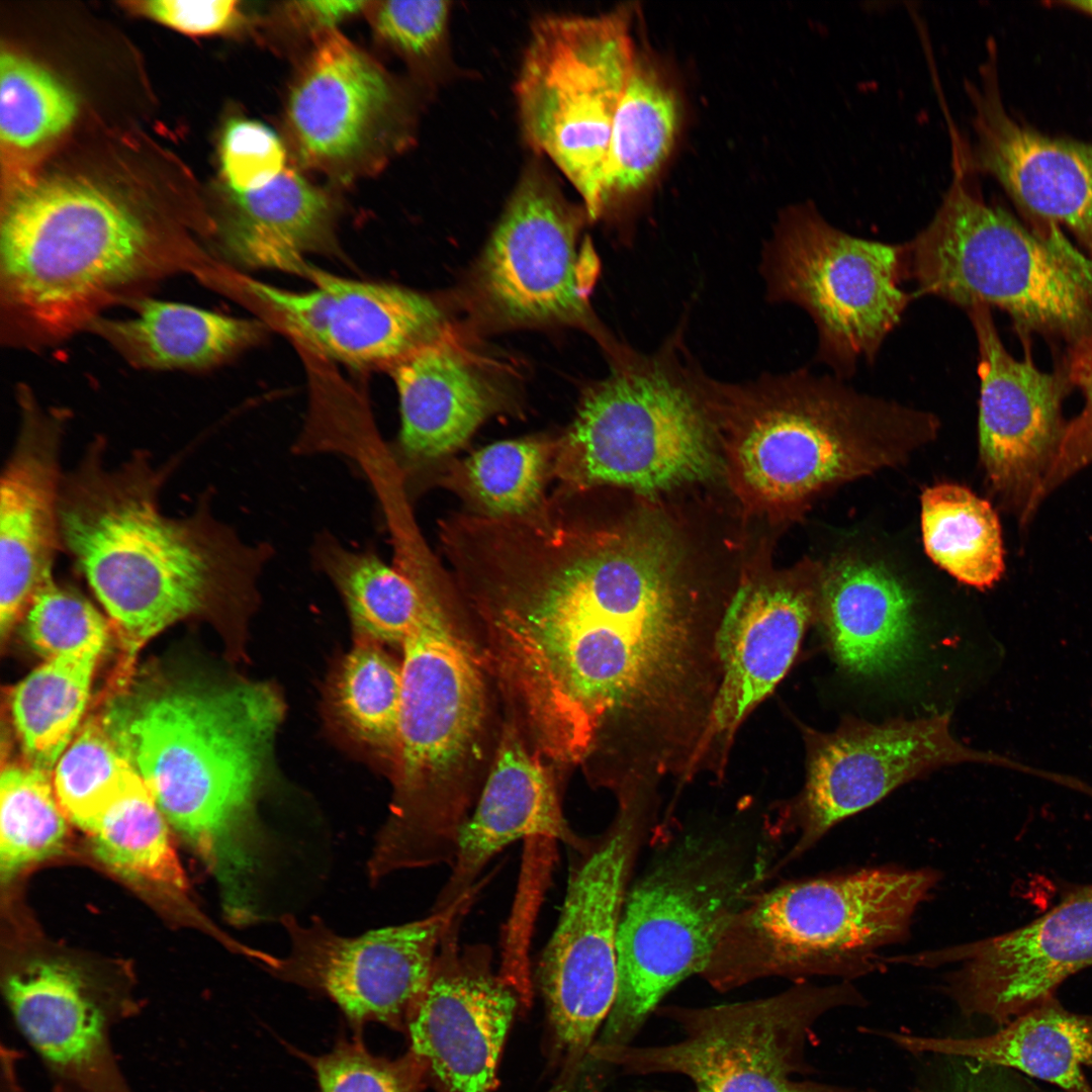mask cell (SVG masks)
<instances>
[{
  "instance_id": "cell-40",
  "label": "cell",
  "mask_w": 1092,
  "mask_h": 1092,
  "mask_svg": "<svg viewBox=\"0 0 1092 1092\" xmlns=\"http://www.w3.org/2000/svg\"><path fill=\"white\" fill-rule=\"evenodd\" d=\"M77 114L72 92L40 66L12 53L0 57V139L31 149L60 134Z\"/></svg>"
},
{
  "instance_id": "cell-9",
  "label": "cell",
  "mask_w": 1092,
  "mask_h": 1092,
  "mask_svg": "<svg viewBox=\"0 0 1092 1092\" xmlns=\"http://www.w3.org/2000/svg\"><path fill=\"white\" fill-rule=\"evenodd\" d=\"M938 875L862 869L763 890L734 920L702 976L718 990L766 977L876 971L879 950L905 938Z\"/></svg>"
},
{
  "instance_id": "cell-38",
  "label": "cell",
  "mask_w": 1092,
  "mask_h": 1092,
  "mask_svg": "<svg viewBox=\"0 0 1092 1092\" xmlns=\"http://www.w3.org/2000/svg\"><path fill=\"white\" fill-rule=\"evenodd\" d=\"M67 820L52 772L24 760L9 762L0 779V870L9 881L56 854L64 845Z\"/></svg>"
},
{
  "instance_id": "cell-7",
  "label": "cell",
  "mask_w": 1092,
  "mask_h": 1092,
  "mask_svg": "<svg viewBox=\"0 0 1092 1092\" xmlns=\"http://www.w3.org/2000/svg\"><path fill=\"white\" fill-rule=\"evenodd\" d=\"M722 383L696 362L680 330L653 353L629 349L584 391L557 442L553 475L567 487L646 497L713 477Z\"/></svg>"
},
{
  "instance_id": "cell-11",
  "label": "cell",
  "mask_w": 1092,
  "mask_h": 1092,
  "mask_svg": "<svg viewBox=\"0 0 1092 1092\" xmlns=\"http://www.w3.org/2000/svg\"><path fill=\"white\" fill-rule=\"evenodd\" d=\"M864 1004L844 981L831 986L800 984L770 997L708 1007L661 1008L684 1037L655 1046L593 1048L590 1060L626 1073H676L689 1077L692 1092H862L814 1081H797L808 1072L805 1045L817 1019L841 1006Z\"/></svg>"
},
{
  "instance_id": "cell-23",
  "label": "cell",
  "mask_w": 1092,
  "mask_h": 1092,
  "mask_svg": "<svg viewBox=\"0 0 1092 1092\" xmlns=\"http://www.w3.org/2000/svg\"><path fill=\"white\" fill-rule=\"evenodd\" d=\"M306 277L313 289L270 286L265 304L300 343L344 364L390 369L447 333L442 309L419 292L347 279L313 266Z\"/></svg>"
},
{
  "instance_id": "cell-41",
  "label": "cell",
  "mask_w": 1092,
  "mask_h": 1092,
  "mask_svg": "<svg viewBox=\"0 0 1092 1092\" xmlns=\"http://www.w3.org/2000/svg\"><path fill=\"white\" fill-rule=\"evenodd\" d=\"M134 772L97 715L84 723L59 758L53 783L67 818L89 832Z\"/></svg>"
},
{
  "instance_id": "cell-49",
  "label": "cell",
  "mask_w": 1092,
  "mask_h": 1092,
  "mask_svg": "<svg viewBox=\"0 0 1092 1092\" xmlns=\"http://www.w3.org/2000/svg\"><path fill=\"white\" fill-rule=\"evenodd\" d=\"M363 1H302L288 4L286 9L296 21L318 32L333 29L338 22L364 10Z\"/></svg>"
},
{
  "instance_id": "cell-15",
  "label": "cell",
  "mask_w": 1092,
  "mask_h": 1092,
  "mask_svg": "<svg viewBox=\"0 0 1092 1092\" xmlns=\"http://www.w3.org/2000/svg\"><path fill=\"white\" fill-rule=\"evenodd\" d=\"M581 212L538 172L520 182L478 262L483 308L510 326L593 324L599 260Z\"/></svg>"
},
{
  "instance_id": "cell-34",
  "label": "cell",
  "mask_w": 1092,
  "mask_h": 1092,
  "mask_svg": "<svg viewBox=\"0 0 1092 1092\" xmlns=\"http://www.w3.org/2000/svg\"><path fill=\"white\" fill-rule=\"evenodd\" d=\"M100 656L47 659L16 686L10 708L25 762L53 771L80 724Z\"/></svg>"
},
{
  "instance_id": "cell-25",
  "label": "cell",
  "mask_w": 1092,
  "mask_h": 1092,
  "mask_svg": "<svg viewBox=\"0 0 1092 1092\" xmlns=\"http://www.w3.org/2000/svg\"><path fill=\"white\" fill-rule=\"evenodd\" d=\"M19 425L0 478V634L4 641L62 552L60 493L68 413L18 394Z\"/></svg>"
},
{
  "instance_id": "cell-1",
  "label": "cell",
  "mask_w": 1092,
  "mask_h": 1092,
  "mask_svg": "<svg viewBox=\"0 0 1092 1092\" xmlns=\"http://www.w3.org/2000/svg\"><path fill=\"white\" fill-rule=\"evenodd\" d=\"M608 488L560 486L527 513H463L449 573L502 641L544 749L577 761L618 725L662 767L702 737L720 680L705 589L680 532Z\"/></svg>"
},
{
  "instance_id": "cell-37",
  "label": "cell",
  "mask_w": 1092,
  "mask_h": 1092,
  "mask_svg": "<svg viewBox=\"0 0 1092 1092\" xmlns=\"http://www.w3.org/2000/svg\"><path fill=\"white\" fill-rule=\"evenodd\" d=\"M556 452L557 442L542 438L496 442L452 465L442 481L474 508V514L522 515L546 496Z\"/></svg>"
},
{
  "instance_id": "cell-39",
  "label": "cell",
  "mask_w": 1092,
  "mask_h": 1092,
  "mask_svg": "<svg viewBox=\"0 0 1092 1092\" xmlns=\"http://www.w3.org/2000/svg\"><path fill=\"white\" fill-rule=\"evenodd\" d=\"M401 696L400 663L364 640L344 658L333 687L342 726L358 741L395 752Z\"/></svg>"
},
{
  "instance_id": "cell-51",
  "label": "cell",
  "mask_w": 1092,
  "mask_h": 1092,
  "mask_svg": "<svg viewBox=\"0 0 1092 1092\" xmlns=\"http://www.w3.org/2000/svg\"><path fill=\"white\" fill-rule=\"evenodd\" d=\"M1063 4L1092 15V1H1065Z\"/></svg>"
},
{
  "instance_id": "cell-13",
  "label": "cell",
  "mask_w": 1092,
  "mask_h": 1092,
  "mask_svg": "<svg viewBox=\"0 0 1092 1092\" xmlns=\"http://www.w3.org/2000/svg\"><path fill=\"white\" fill-rule=\"evenodd\" d=\"M766 296L805 309L818 333V357L837 377L873 362L913 295L903 245L861 239L831 224L809 202L784 211L760 264Z\"/></svg>"
},
{
  "instance_id": "cell-26",
  "label": "cell",
  "mask_w": 1092,
  "mask_h": 1092,
  "mask_svg": "<svg viewBox=\"0 0 1092 1092\" xmlns=\"http://www.w3.org/2000/svg\"><path fill=\"white\" fill-rule=\"evenodd\" d=\"M580 836L568 826L556 786L540 760L508 732L499 743L477 802L462 827L450 875L431 911L464 897L487 863L508 845L565 846Z\"/></svg>"
},
{
  "instance_id": "cell-6",
  "label": "cell",
  "mask_w": 1092,
  "mask_h": 1092,
  "mask_svg": "<svg viewBox=\"0 0 1092 1092\" xmlns=\"http://www.w3.org/2000/svg\"><path fill=\"white\" fill-rule=\"evenodd\" d=\"M768 834L685 833L627 891L617 933L618 989L596 1048L630 1044L676 985L709 965L777 866Z\"/></svg>"
},
{
  "instance_id": "cell-45",
  "label": "cell",
  "mask_w": 1092,
  "mask_h": 1092,
  "mask_svg": "<svg viewBox=\"0 0 1092 1092\" xmlns=\"http://www.w3.org/2000/svg\"><path fill=\"white\" fill-rule=\"evenodd\" d=\"M364 10L381 40L411 58L433 54L445 33L447 1H372Z\"/></svg>"
},
{
  "instance_id": "cell-27",
  "label": "cell",
  "mask_w": 1092,
  "mask_h": 1092,
  "mask_svg": "<svg viewBox=\"0 0 1092 1092\" xmlns=\"http://www.w3.org/2000/svg\"><path fill=\"white\" fill-rule=\"evenodd\" d=\"M396 385L400 429L388 446L402 476L463 447L497 410L498 389L448 332L390 369Z\"/></svg>"
},
{
  "instance_id": "cell-32",
  "label": "cell",
  "mask_w": 1092,
  "mask_h": 1092,
  "mask_svg": "<svg viewBox=\"0 0 1092 1092\" xmlns=\"http://www.w3.org/2000/svg\"><path fill=\"white\" fill-rule=\"evenodd\" d=\"M313 566L341 595L357 633L375 643H402L420 621L430 587L402 558L390 564L373 549H353L330 532L317 533Z\"/></svg>"
},
{
  "instance_id": "cell-31",
  "label": "cell",
  "mask_w": 1092,
  "mask_h": 1092,
  "mask_svg": "<svg viewBox=\"0 0 1092 1092\" xmlns=\"http://www.w3.org/2000/svg\"><path fill=\"white\" fill-rule=\"evenodd\" d=\"M232 201L223 246L243 265L306 276L305 255L331 244V202L294 170L261 189L232 193Z\"/></svg>"
},
{
  "instance_id": "cell-17",
  "label": "cell",
  "mask_w": 1092,
  "mask_h": 1092,
  "mask_svg": "<svg viewBox=\"0 0 1092 1092\" xmlns=\"http://www.w3.org/2000/svg\"><path fill=\"white\" fill-rule=\"evenodd\" d=\"M950 714L873 724L847 718L833 732L807 730V778L797 800L800 835L791 861L832 826L933 769L963 762L1005 764L974 750L950 732Z\"/></svg>"
},
{
  "instance_id": "cell-47",
  "label": "cell",
  "mask_w": 1092,
  "mask_h": 1092,
  "mask_svg": "<svg viewBox=\"0 0 1092 1092\" xmlns=\"http://www.w3.org/2000/svg\"><path fill=\"white\" fill-rule=\"evenodd\" d=\"M130 10L189 35L234 29L243 19L238 1L149 0L126 3Z\"/></svg>"
},
{
  "instance_id": "cell-35",
  "label": "cell",
  "mask_w": 1092,
  "mask_h": 1092,
  "mask_svg": "<svg viewBox=\"0 0 1092 1092\" xmlns=\"http://www.w3.org/2000/svg\"><path fill=\"white\" fill-rule=\"evenodd\" d=\"M921 530L931 560L959 581L985 589L1002 576L1004 548L990 503L965 486L940 483L921 495Z\"/></svg>"
},
{
  "instance_id": "cell-12",
  "label": "cell",
  "mask_w": 1092,
  "mask_h": 1092,
  "mask_svg": "<svg viewBox=\"0 0 1092 1092\" xmlns=\"http://www.w3.org/2000/svg\"><path fill=\"white\" fill-rule=\"evenodd\" d=\"M636 804L622 803L605 833L566 846L564 899L537 967L560 1065L558 1092L576 1080L616 999L617 933L640 836Z\"/></svg>"
},
{
  "instance_id": "cell-24",
  "label": "cell",
  "mask_w": 1092,
  "mask_h": 1092,
  "mask_svg": "<svg viewBox=\"0 0 1092 1092\" xmlns=\"http://www.w3.org/2000/svg\"><path fill=\"white\" fill-rule=\"evenodd\" d=\"M3 994L53 1092H133L112 1043L128 1010L106 989L70 964L36 960L7 974Z\"/></svg>"
},
{
  "instance_id": "cell-10",
  "label": "cell",
  "mask_w": 1092,
  "mask_h": 1092,
  "mask_svg": "<svg viewBox=\"0 0 1092 1092\" xmlns=\"http://www.w3.org/2000/svg\"><path fill=\"white\" fill-rule=\"evenodd\" d=\"M630 18L619 9L538 19L517 81L527 142L575 187L589 220L603 216L612 126L636 57Z\"/></svg>"
},
{
  "instance_id": "cell-48",
  "label": "cell",
  "mask_w": 1092,
  "mask_h": 1092,
  "mask_svg": "<svg viewBox=\"0 0 1092 1092\" xmlns=\"http://www.w3.org/2000/svg\"><path fill=\"white\" fill-rule=\"evenodd\" d=\"M942 1092H1053L1019 1072L964 1060ZM1062 1092V1091H1060Z\"/></svg>"
},
{
  "instance_id": "cell-52",
  "label": "cell",
  "mask_w": 1092,
  "mask_h": 1092,
  "mask_svg": "<svg viewBox=\"0 0 1092 1092\" xmlns=\"http://www.w3.org/2000/svg\"><path fill=\"white\" fill-rule=\"evenodd\" d=\"M862 1092H864V1091H862Z\"/></svg>"
},
{
  "instance_id": "cell-5",
  "label": "cell",
  "mask_w": 1092,
  "mask_h": 1092,
  "mask_svg": "<svg viewBox=\"0 0 1092 1092\" xmlns=\"http://www.w3.org/2000/svg\"><path fill=\"white\" fill-rule=\"evenodd\" d=\"M929 413L857 392L799 369L723 382L719 441L736 493L776 517L891 466L934 436Z\"/></svg>"
},
{
  "instance_id": "cell-43",
  "label": "cell",
  "mask_w": 1092,
  "mask_h": 1092,
  "mask_svg": "<svg viewBox=\"0 0 1092 1092\" xmlns=\"http://www.w3.org/2000/svg\"><path fill=\"white\" fill-rule=\"evenodd\" d=\"M320 1092H421L424 1064L410 1051L391 1060L371 1054L357 1036L339 1040L322 1056H304Z\"/></svg>"
},
{
  "instance_id": "cell-21",
  "label": "cell",
  "mask_w": 1092,
  "mask_h": 1092,
  "mask_svg": "<svg viewBox=\"0 0 1092 1092\" xmlns=\"http://www.w3.org/2000/svg\"><path fill=\"white\" fill-rule=\"evenodd\" d=\"M978 343L980 377L979 449L989 483L1027 519L1038 504L1042 480L1057 453L1065 425L1063 373L1043 372L1027 344L1021 360L1005 348L991 308L967 310Z\"/></svg>"
},
{
  "instance_id": "cell-30",
  "label": "cell",
  "mask_w": 1092,
  "mask_h": 1092,
  "mask_svg": "<svg viewBox=\"0 0 1092 1092\" xmlns=\"http://www.w3.org/2000/svg\"><path fill=\"white\" fill-rule=\"evenodd\" d=\"M132 307V315H101L86 331L130 365L148 370L210 368L254 343L263 331L258 322L179 302L138 297Z\"/></svg>"
},
{
  "instance_id": "cell-42",
  "label": "cell",
  "mask_w": 1092,
  "mask_h": 1092,
  "mask_svg": "<svg viewBox=\"0 0 1092 1092\" xmlns=\"http://www.w3.org/2000/svg\"><path fill=\"white\" fill-rule=\"evenodd\" d=\"M24 639L51 659L81 653L102 654L112 629L77 588L53 576L33 596L20 622Z\"/></svg>"
},
{
  "instance_id": "cell-46",
  "label": "cell",
  "mask_w": 1092,
  "mask_h": 1092,
  "mask_svg": "<svg viewBox=\"0 0 1092 1092\" xmlns=\"http://www.w3.org/2000/svg\"><path fill=\"white\" fill-rule=\"evenodd\" d=\"M1066 378L1085 396L1083 411L1065 426L1057 453L1042 480L1038 499L1092 461V328L1072 341Z\"/></svg>"
},
{
  "instance_id": "cell-3",
  "label": "cell",
  "mask_w": 1092,
  "mask_h": 1092,
  "mask_svg": "<svg viewBox=\"0 0 1092 1092\" xmlns=\"http://www.w3.org/2000/svg\"><path fill=\"white\" fill-rule=\"evenodd\" d=\"M283 706L266 684L133 680L99 714L160 810L213 871L224 898L254 895L264 833L256 815Z\"/></svg>"
},
{
  "instance_id": "cell-36",
  "label": "cell",
  "mask_w": 1092,
  "mask_h": 1092,
  "mask_svg": "<svg viewBox=\"0 0 1092 1092\" xmlns=\"http://www.w3.org/2000/svg\"><path fill=\"white\" fill-rule=\"evenodd\" d=\"M167 822L134 772L88 833L97 857L115 873L179 893L187 883Z\"/></svg>"
},
{
  "instance_id": "cell-20",
  "label": "cell",
  "mask_w": 1092,
  "mask_h": 1092,
  "mask_svg": "<svg viewBox=\"0 0 1092 1092\" xmlns=\"http://www.w3.org/2000/svg\"><path fill=\"white\" fill-rule=\"evenodd\" d=\"M823 569L802 563L751 573L738 584L716 635L720 681L697 760L707 748L727 744L789 670L805 630L818 617Z\"/></svg>"
},
{
  "instance_id": "cell-18",
  "label": "cell",
  "mask_w": 1092,
  "mask_h": 1092,
  "mask_svg": "<svg viewBox=\"0 0 1092 1092\" xmlns=\"http://www.w3.org/2000/svg\"><path fill=\"white\" fill-rule=\"evenodd\" d=\"M460 915L444 934L428 987L405 1027L410 1052L438 1092H494L516 990L493 970L491 948L462 944Z\"/></svg>"
},
{
  "instance_id": "cell-4",
  "label": "cell",
  "mask_w": 1092,
  "mask_h": 1092,
  "mask_svg": "<svg viewBox=\"0 0 1092 1092\" xmlns=\"http://www.w3.org/2000/svg\"><path fill=\"white\" fill-rule=\"evenodd\" d=\"M198 259L199 251L160 240L132 209L94 186H24L1 217L3 333L18 346L58 343L148 283L196 272Z\"/></svg>"
},
{
  "instance_id": "cell-2",
  "label": "cell",
  "mask_w": 1092,
  "mask_h": 1092,
  "mask_svg": "<svg viewBox=\"0 0 1092 1092\" xmlns=\"http://www.w3.org/2000/svg\"><path fill=\"white\" fill-rule=\"evenodd\" d=\"M96 437L60 493L62 552L104 609L130 675L152 638L182 620L252 597L274 549L250 543L215 517L209 492L187 515H167L161 492L177 460L155 464L135 450L110 466Z\"/></svg>"
},
{
  "instance_id": "cell-22",
  "label": "cell",
  "mask_w": 1092,
  "mask_h": 1092,
  "mask_svg": "<svg viewBox=\"0 0 1092 1092\" xmlns=\"http://www.w3.org/2000/svg\"><path fill=\"white\" fill-rule=\"evenodd\" d=\"M995 50L965 81L972 141L966 162L993 177L1038 224L1064 225L1092 259V144L1042 134L1014 119L999 90Z\"/></svg>"
},
{
  "instance_id": "cell-33",
  "label": "cell",
  "mask_w": 1092,
  "mask_h": 1092,
  "mask_svg": "<svg viewBox=\"0 0 1092 1092\" xmlns=\"http://www.w3.org/2000/svg\"><path fill=\"white\" fill-rule=\"evenodd\" d=\"M679 121V102L672 84L652 60L636 54L612 126L603 215L651 184L671 153Z\"/></svg>"
},
{
  "instance_id": "cell-16",
  "label": "cell",
  "mask_w": 1092,
  "mask_h": 1092,
  "mask_svg": "<svg viewBox=\"0 0 1092 1092\" xmlns=\"http://www.w3.org/2000/svg\"><path fill=\"white\" fill-rule=\"evenodd\" d=\"M287 123L301 161L340 180L379 170L410 139L395 83L335 28L313 35L291 89Z\"/></svg>"
},
{
  "instance_id": "cell-50",
  "label": "cell",
  "mask_w": 1092,
  "mask_h": 1092,
  "mask_svg": "<svg viewBox=\"0 0 1092 1092\" xmlns=\"http://www.w3.org/2000/svg\"><path fill=\"white\" fill-rule=\"evenodd\" d=\"M3 1079H4V1091L3 1092H23L22 1087L19 1085L16 1062L8 1061L2 1065Z\"/></svg>"
},
{
  "instance_id": "cell-14",
  "label": "cell",
  "mask_w": 1092,
  "mask_h": 1092,
  "mask_svg": "<svg viewBox=\"0 0 1092 1092\" xmlns=\"http://www.w3.org/2000/svg\"><path fill=\"white\" fill-rule=\"evenodd\" d=\"M486 880L450 907L407 923L344 936L313 917L308 924L283 915L288 951H263L258 964L277 979L320 992L356 1030L369 1022L405 1031L426 991L441 940L467 914Z\"/></svg>"
},
{
  "instance_id": "cell-19",
  "label": "cell",
  "mask_w": 1092,
  "mask_h": 1092,
  "mask_svg": "<svg viewBox=\"0 0 1092 1092\" xmlns=\"http://www.w3.org/2000/svg\"><path fill=\"white\" fill-rule=\"evenodd\" d=\"M922 961L960 964L947 993L966 1016L1002 1027L1092 967V884L1069 886L1058 903L1018 928L924 953Z\"/></svg>"
},
{
  "instance_id": "cell-29",
  "label": "cell",
  "mask_w": 1092,
  "mask_h": 1092,
  "mask_svg": "<svg viewBox=\"0 0 1092 1092\" xmlns=\"http://www.w3.org/2000/svg\"><path fill=\"white\" fill-rule=\"evenodd\" d=\"M913 1054H936L999 1066L1062 1092H1092V1013H1078L1052 997L996 1031L973 1037H932L884 1031Z\"/></svg>"
},
{
  "instance_id": "cell-44",
  "label": "cell",
  "mask_w": 1092,
  "mask_h": 1092,
  "mask_svg": "<svg viewBox=\"0 0 1092 1092\" xmlns=\"http://www.w3.org/2000/svg\"><path fill=\"white\" fill-rule=\"evenodd\" d=\"M285 156L278 135L259 121L234 118L224 128L220 161L232 193L252 192L271 183L286 169Z\"/></svg>"
},
{
  "instance_id": "cell-8",
  "label": "cell",
  "mask_w": 1092,
  "mask_h": 1092,
  "mask_svg": "<svg viewBox=\"0 0 1092 1092\" xmlns=\"http://www.w3.org/2000/svg\"><path fill=\"white\" fill-rule=\"evenodd\" d=\"M951 178L929 223L903 245L916 296L933 295L966 310L1007 312L1017 330L1074 340L1092 328V259L1055 225L1030 232L975 185L954 140Z\"/></svg>"
},
{
  "instance_id": "cell-28",
  "label": "cell",
  "mask_w": 1092,
  "mask_h": 1092,
  "mask_svg": "<svg viewBox=\"0 0 1092 1092\" xmlns=\"http://www.w3.org/2000/svg\"><path fill=\"white\" fill-rule=\"evenodd\" d=\"M817 620L833 658L851 674L886 675L912 656L913 600L880 564L845 559L824 567Z\"/></svg>"
}]
</instances>
